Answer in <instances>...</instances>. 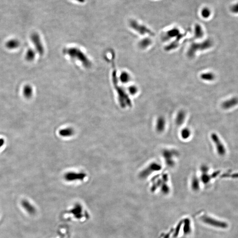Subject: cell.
Returning a JSON list of instances; mask_svg holds the SVG:
<instances>
[{
	"mask_svg": "<svg viewBox=\"0 0 238 238\" xmlns=\"http://www.w3.org/2000/svg\"><path fill=\"white\" fill-rule=\"evenodd\" d=\"M117 73L112 74V82L114 87L118 94V101L121 107L122 108H127L131 107L132 105L131 100L129 98L126 91L121 86L119 85L117 83Z\"/></svg>",
	"mask_w": 238,
	"mask_h": 238,
	"instance_id": "1",
	"label": "cell"
},
{
	"mask_svg": "<svg viewBox=\"0 0 238 238\" xmlns=\"http://www.w3.org/2000/svg\"><path fill=\"white\" fill-rule=\"evenodd\" d=\"M63 52L67 54L71 58L77 59L81 62L83 65L86 67H90L91 65V63L86 55L77 48L71 47L65 49Z\"/></svg>",
	"mask_w": 238,
	"mask_h": 238,
	"instance_id": "2",
	"label": "cell"
},
{
	"mask_svg": "<svg viewBox=\"0 0 238 238\" xmlns=\"http://www.w3.org/2000/svg\"><path fill=\"white\" fill-rule=\"evenodd\" d=\"M213 41L210 39L206 40L200 43H192L188 50L187 56L190 58H193L197 52L208 50L213 46Z\"/></svg>",
	"mask_w": 238,
	"mask_h": 238,
	"instance_id": "3",
	"label": "cell"
},
{
	"mask_svg": "<svg viewBox=\"0 0 238 238\" xmlns=\"http://www.w3.org/2000/svg\"><path fill=\"white\" fill-rule=\"evenodd\" d=\"M161 168V165L160 164L155 162L151 163L139 173V177L142 179H146L153 173L160 171Z\"/></svg>",
	"mask_w": 238,
	"mask_h": 238,
	"instance_id": "4",
	"label": "cell"
},
{
	"mask_svg": "<svg viewBox=\"0 0 238 238\" xmlns=\"http://www.w3.org/2000/svg\"><path fill=\"white\" fill-rule=\"evenodd\" d=\"M178 152L174 150H164L162 152V156L166 164L170 167L174 166L175 158L177 157Z\"/></svg>",
	"mask_w": 238,
	"mask_h": 238,
	"instance_id": "5",
	"label": "cell"
},
{
	"mask_svg": "<svg viewBox=\"0 0 238 238\" xmlns=\"http://www.w3.org/2000/svg\"><path fill=\"white\" fill-rule=\"evenodd\" d=\"M201 219L203 222L212 226L223 229H225L228 227V225L225 222L219 221L207 216H203Z\"/></svg>",
	"mask_w": 238,
	"mask_h": 238,
	"instance_id": "6",
	"label": "cell"
},
{
	"mask_svg": "<svg viewBox=\"0 0 238 238\" xmlns=\"http://www.w3.org/2000/svg\"><path fill=\"white\" fill-rule=\"evenodd\" d=\"M211 139L216 146L217 152L219 155L223 156L226 153L225 147L219 137L216 133H212L211 135Z\"/></svg>",
	"mask_w": 238,
	"mask_h": 238,
	"instance_id": "7",
	"label": "cell"
},
{
	"mask_svg": "<svg viewBox=\"0 0 238 238\" xmlns=\"http://www.w3.org/2000/svg\"><path fill=\"white\" fill-rule=\"evenodd\" d=\"M86 176V174L84 173L69 172L65 175L64 178L67 181H74L76 180H83Z\"/></svg>",
	"mask_w": 238,
	"mask_h": 238,
	"instance_id": "8",
	"label": "cell"
},
{
	"mask_svg": "<svg viewBox=\"0 0 238 238\" xmlns=\"http://www.w3.org/2000/svg\"><path fill=\"white\" fill-rule=\"evenodd\" d=\"M31 39L38 52L41 55H42L44 53V48L39 34L37 33L33 34Z\"/></svg>",
	"mask_w": 238,
	"mask_h": 238,
	"instance_id": "9",
	"label": "cell"
},
{
	"mask_svg": "<svg viewBox=\"0 0 238 238\" xmlns=\"http://www.w3.org/2000/svg\"><path fill=\"white\" fill-rule=\"evenodd\" d=\"M166 127V121L163 117H159L156 121L155 130L159 133H162L165 130Z\"/></svg>",
	"mask_w": 238,
	"mask_h": 238,
	"instance_id": "10",
	"label": "cell"
},
{
	"mask_svg": "<svg viewBox=\"0 0 238 238\" xmlns=\"http://www.w3.org/2000/svg\"><path fill=\"white\" fill-rule=\"evenodd\" d=\"M131 26L132 27L133 29L135 30L137 32H138L139 34L142 35L145 34H149L150 35H153V33L147 27L143 26L142 25H138L137 22H132Z\"/></svg>",
	"mask_w": 238,
	"mask_h": 238,
	"instance_id": "11",
	"label": "cell"
},
{
	"mask_svg": "<svg viewBox=\"0 0 238 238\" xmlns=\"http://www.w3.org/2000/svg\"><path fill=\"white\" fill-rule=\"evenodd\" d=\"M238 105V98L233 97L226 100L221 105L222 108L224 110H229Z\"/></svg>",
	"mask_w": 238,
	"mask_h": 238,
	"instance_id": "12",
	"label": "cell"
},
{
	"mask_svg": "<svg viewBox=\"0 0 238 238\" xmlns=\"http://www.w3.org/2000/svg\"><path fill=\"white\" fill-rule=\"evenodd\" d=\"M186 112L183 110H181L177 112L175 119L176 124L177 126H181L184 123L186 118Z\"/></svg>",
	"mask_w": 238,
	"mask_h": 238,
	"instance_id": "13",
	"label": "cell"
},
{
	"mask_svg": "<svg viewBox=\"0 0 238 238\" xmlns=\"http://www.w3.org/2000/svg\"><path fill=\"white\" fill-rule=\"evenodd\" d=\"M179 35H179V31L176 29H173L169 32H167L164 34L162 36V39L163 40H164V41H167V40H168L174 37L177 38V36Z\"/></svg>",
	"mask_w": 238,
	"mask_h": 238,
	"instance_id": "14",
	"label": "cell"
},
{
	"mask_svg": "<svg viewBox=\"0 0 238 238\" xmlns=\"http://www.w3.org/2000/svg\"><path fill=\"white\" fill-rule=\"evenodd\" d=\"M74 130L72 128H68L60 130L59 131V135L64 137H70L74 134Z\"/></svg>",
	"mask_w": 238,
	"mask_h": 238,
	"instance_id": "15",
	"label": "cell"
},
{
	"mask_svg": "<svg viewBox=\"0 0 238 238\" xmlns=\"http://www.w3.org/2000/svg\"><path fill=\"white\" fill-rule=\"evenodd\" d=\"M120 80L123 84H127L131 80V77L128 72L124 71L121 72L120 76Z\"/></svg>",
	"mask_w": 238,
	"mask_h": 238,
	"instance_id": "16",
	"label": "cell"
},
{
	"mask_svg": "<svg viewBox=\"0 0 238 238\" xmlns=\"http://www.w3.org/2000/svg\"><path fill=\"white\" fill-rule=\"evenodd\" d=\"M152 41L148 38L143 39L139 41L138 43V46L141 49L144 50L149 47L152 44Z\"/></svg>",
	"mask_w": 238,
	"mask_h": 238,
	"instance_id": "17",
	"label": "cell"
},
{
	"mask_svg": "<svg viewBox=\"0 0 238 238\" xmlns=\"http://www.w3.org/2000/svg\"><path fill=\"white\" fill-rule=\"evenodd\" d=\"M201 78L202 80L206 81H212L215 79V74L213 72H207L202 73L201 75Z\"/></svg>",
	"mask_w": 238,
	"mask_h": 238,
	"instance_id": "18",
	"label": "cell"
},
{
	"mask_svg": "<svg viewBox=\"0 0 238 238\" xmlns=\"http://www.w3.org/2000/svg\"><path fill=\"white\" fill-rule=\"evenodd\" d=\"M191 187L194 191H198L200 189V180L197 176H193L191 181Z\"/></svg>",
	"mask_w": 238,
	"mask_h": 238,
	"instance_id": "19",
	"label": "cell"
},
{
	"mask_svg": "<svg viewBox=\"0 0 238 238\" xmlns=\"http://www.w3.org/2000/svg\"><path fill=\"white\" fill-rule=\"evenodd\" d=\"M180 136L183 139L187 140L190 137L192 132L189 128H183L181 131Z\"/></svg>",
	"mask_w": 238,
	"mask_h": 238,
	"instance_id": "20",
	"label": "cell"
},
{
	"mask_svg": "<svg viewBox=\"0 0 238 238\" xmlns=\"http://www.w3.org/2000/svg\"><path fill=\"white\" fill-rule=\"evenodd\" d=\"M204 35L203 30L200 26L197 25L195 27L194 32V38L196 39H200Z\"/></svg>",
	"mask_w": 238,
	"mask_h": 238,
	"instance_id": "21",
	"label": "cell"
},
{
	"mask_svg": "<svg viewBox=\"0 0 238 238\" xmlns=\"http://www.w3.org/2000/svg\"><path fill=\"white\" fill-rule=\"evenodd\" d=\"M22 205L24 208L27 210L29 213H32L33 212V207L31 204L27 200H23L22 201Z\"/></svg>",
	"mask_w": 238,
	"mask_h": 238,
	"instance_id": "22",
	"label": "cell"
},
{
	"mask_svg": "<svg viewBox=\"0 0 238 238\" xmlns=\"http://www.w3.org/2000/svg\"><path fill=\"white\" fill-rule=\"evenodd\" d=\"M211 175L208 173H202L200 177V180L204 184H207L212 179Z\"/></svg>",
	"mask_w": 238,
	"mask_h": 238,
	"instance_id": "23",
	"label": "cell"
},
{
	"mask_svg": "<svg viewBox=\"0 0 238 238\" xmlns=\"http://www.w3.org/2000/svg\"><path fill=\"white\" fill-rule=\"evenodd\" d=\"M32 89L30 86H26L23 89L24 95L27 98H29L32 96Z\"/></svg>",
	"mask_w": 238,
	"mask_h": 238,
	"instance_id": "24",
	"label": "cell"
},
{
	"mask_svg": "<svg viewBox=\"0 0 238 238\" xmlns=\"http://www.w3.org/2000/svg\"><path fill=\"white\" fill-rule=\"evenodd\" d=\"M7 46L10 49H14L17 47L19 46V42L15 40H12L8 41L7 43Z\"/></svg>",
	"mask_w": 238,
	"mask_h": 238,
	"instance_id": "25",
	"label": "cell"
},
{
	"mask_svg": "<svg viewBox=\"0 0 238 238\" xmlns=\"http://www.w3.org/2000/svg\"><path fill=\"white\" fill-rule=\"evenodd\" d=\"M129 93L132 95H135L138 91V89L136 86L135 85H131L128 88Z\"/></svg>",
	"mask_w": 238,
	"mask_h": 238,
	"instance_id": "26",
	"label": "cell"
},
{
	"mask_svg": "<svg viewBox=\"0 0 238 238\" xmlns=\"http://www.w3.org/2000/svg\"><path fill=\"white\" fill-rule=\"evenodd\" d=\"M35 57V53L32 50L27 51L26 54V59L28 60H32L34 59Z\"/></svg>",
	"mask_w": 238,
	"mask_h": 238,
	"instance_id": "27",
	"label": "cell"
},
{
	"mask_svg": "<svg viewBox=\"0 0 238 238\" xmlns=\"http://www.w3.org/2000/svg\"><path fill=\"white\" fill-rule=\"evenodd\" d=\"M201 13H202V15L203 17L207 18L210 16V14H211V12H210V10H209L208 8H204V9L202 10Z\"/></svg>",
	"mask_w": 238,
	"mask_h": 238,
	"instance_id": "28",
	"label": "cell"
},
{
	"mask_svg": "<svg viewBox=\"0 0 238 238\" xmlns=\"http://www.w3.org/2000/svg\"><path fill=\"white\" fill-rule=\"evenodd\" d=\"M209 168L207 165H201L200 168V170L202 173H208Z\"/></svg>",
	"mask_w": 238,
	"mask_h": 238,
	"instance_id": "29",
	"label": "cell"
},
{
	"mask_svg": "<svg viewBox=\"0 0 238 238\" xmlns=\"http://www.w3.org/2000/svg\"><path fill=\"white\" fill-rule=\"evenodd\" d=\"M232 11L235 13H238V3L236 5H234L232 7Z\"/></svg>",
	"mask_w": 238,
	"mask_h": 238,
	"instance_id": "30",
	"label": "cell"
},
{
	"mask_svg": "<svg viewBox=\"0 0 238 238\" xmlns=\"http://www.w3.org/2000/svg\"><path fill=\"white\" fill-rule=\"evenodd\" d=\"M219 171H216V172H214L211 175V177H212V178H215L219 174Z\"/></svg>",
	"mask_w": 238,
	"mask_h": 238,
	"instance_id": "31",
	"label": "cell"
},
{
	"mask_svg": "<svg viewBox=\"0 0 238 238\" xmlns=\"http://www.w3.org/2000/svg\"><path fill=\"white\" fill-rule=\"evenodd\" d=\"M5 141L4 138H0V148L5 144Z\"/></svg>",
	"mask_w": 238,
	"mask_h": 238,
	"instance_id": "32",
	"label": "cell"
},
{
	"mask_svg": "<svg viewBox=\"0 0 238 238\" xmlns=\"http://www.w3.org/2000/svg\"><path fill=\"white\" fill-rule=\"evenodd\" d=\"M76 1H79V2H82V3H83V2H84V0H76Z\"/></svg>",
	"mask_w": 238,
	"mask_h": 238,
	"instance_id": "33",
	"label": "cell"
}]
</instances>
